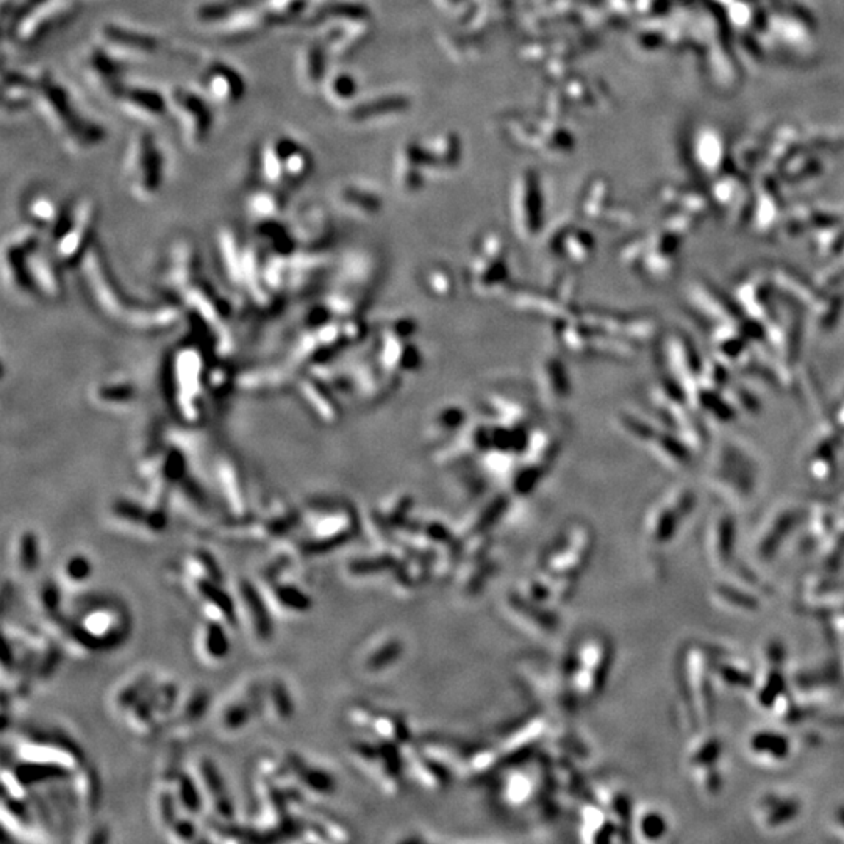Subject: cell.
Returning <instances> with one entry per match:
<instances>
[{
    "mask_svg": "<svg viewBox=\"0 0 844 844\" xmlns=\"http://www.w3.org/2000/svg\"><path fill=\"white\" fill-rule=\"evenodd\" d=\"M283 166H285L286 183L301 182L303 177L310 172V167H311L310 155L299 146V144H297V146L286 155Z\"/></svg>",
    "mask_w": 844,
    "mask_h": 844,
    "instance_id": "35",
    "label": "cell"
},
{
    "mask_svg": "<svg viewBox=\"0 0 844 844\" xmlns=\"http://www.w3.org/2000/svg\"><path fill=\"white\" fill-rule=\"evenodd\" d=\"M163 155L155 136L149 132L133 135L127 149L125 172L136 196L152 197L162 187Z\"/></svg>",
    "mask_w": 844,
    "mask_h": 844,
    "instance_id": "7",
    "label": "cell"
},
{
    "mask_svg": "<svg viewBox=\"0 0 844 844\" xmlns=\"http://www.w3.org/2000/svg\"><path fill=\"white\" fill-rule=\"evenodd\" d=\"M744 754L754 765L781 768L794 755L793 738L776 727H757L744 736Z\"/></svg>",
    "mask_w": 844,
    "mask_h": 844,
    "instance_id": "13",
    "label": "cell"
},
{
    "mask_svg": "<svg viewBox=\"0 0 844 844\" xmlns=\"http://www.w3.org/2000/svg\"><path fill=\"white\" fill-rule=\"evenodd\" d=\"M98 44L115 56H147L160 49V41L154 35L118 24H102L98 28Z\"/></svg>",
    "mask_w": 844,
    "mask_h": 844,
    "instance_id": "16",
    "label": "cell"
},
{
    "mask_svg": "<svg viewBox=\"0 0 844 844\" xmlns=\"http://www.w3.org/2000/svg\"><path fill=\"white\" fill-rule=\"evenodd\" d=\"M266 713V685L249 682L222 705L218 724L224 734H239Z\"/></svg>",
    "mask_w": 844,
    "mask_h": 844,
    "instance_id": "12",
    "label": "cell"
},
{
    "mask_svg": "<svg viewBox=\"0 0 844 844\" xmlns=\"http://www.w3.org/2000/svg\"><path fill=\"white\" fill-rule=\"evenodd\" d=\"M78 68L88 88L102 99L116 102L125 88L123 82L124 64L99 44H93L82 52Z\"/></svg>",
    "mask_w": 844,
    "mask_h": 844,
    "instance_id": "10",
    "label": "cell"
},
{
    "mask_svg": "<svg viewBox=\"0 0 844 844\" xmlns=\"http://www.w3.org/2000/svg\"><path fill=\"white\" fill-rule=\"evenodd\" d=\"M196 777L202 788L205 802L214 811V816L222 824H227L235 819V807L227 785L219 768L210 759H199L196 765Z\"/></svg>",
    "mask_w": 844,
    "mask_h": 844,
    "instance_id": "18",
    "label": "cell"
},
{
    "mask_svg": "<svg viewBox=\"0 0 844 844\" xmlns=\"http://www.w3.org/2000/svg\"><path fill=\"white\" fill-rule=\"evenodd\" d=\"M210 704H212L210 691L204 687L194 688L188 694V697L179 704V709H177L174 718H172L174 724L177 727H182V729L192 727L194 724H197L199 721H202L207 712L210 710Z\"/></svg>",
    "mask_w": 844,
    "mask_h": 844,
    "instance_id": "26",
    "label": "cell"
},
{
    "mask_svg": "<svg viewBox=\"0 0 844 844\" xmlns=\"http://www.w3.org/2000/svg\"><path fill=\"white\" fill-rule=\"evenodd\" d=\"M679 680L683 704L694 727H710L714 717L713 654L704 646L688 645L680 655Z\"/></svg>",
    "mask_w": 844,
    "mask_h": 844,
    "instance_id": "2",
    "label": "cell"
},
{
    "mask_svg": "<svg viewBox=\"0 0 844 844\" xmlns=\"http://www.w3.org/2000/svg\"><path fill=\"white\" fill-rule=\"evenodd\" d=\"M272 27H276V22L266 11V8L261 4H252L214 28L222 43L239 44L251 41Z\"/></svg>",
    "mask_w": 844,
    "mask_h": 844,
    "instance_id": "17",
    "label": "cell"
},
{
    "mask_svg": "<svg viewBox=\"0 0 844 844\" xmlns=\"http://www.w3.org/2000/svg\"><path fill=\"white\" fill-rule=\"evenodd\" d=\"M266 712L280 722H288L293 718L294 701L283 680L274 679L266 687Z\"/></svg>",
    "mask_w": 844,
    "mask_h": 844,
    "instance_id": "30",
    "label": "cell"
},
{
    "mask_svg": "<svg viewBox=\"0 0 844 844\" xmlns=\"http://www.w3.org/2000/svg\"><path fill=\"white\" fill-rule=\"evenodd\" d=\"M52 624L74 646L88 652H108L120 647L130 635V616L119 600L86 598L74 613L61 612Z\"/></svg>",
    "mask_w": 844,
    "mask_h": 844,
    "instance_id": "1",
    "label": "cell"
},
{
    "mask_svg": "<svg viewBox=\"0 0 844 844\" xmlns=\"http://www.w3.org/2000/svg\"><path fill=\"white\" fill-rule=\"evenodd\" d=\"M199 93L218 107H233L246 94V83L239 72L227 63L212 61L197 77Z\"/></svg>",
    "mask_w": 844,
    "mask_h": 844,
    "instance_id": "14",
    "label": "cell"
},
{
    "mask_svg": "<svg viewBox=\"0 0 844 844\" xmlns=\"http://www.w3.org/2000/svg\"><path fill=\"white\" fill-rule=\"evenodd\" d=\"M297 74L301 83L315 86L321 75V53L316 47H305L297 56Z\"/></svg>",
    "mask_w": 844,
    "mask_h": 844,
    "instance_id": "34",
    "label": "cell"
},
{
    "mask_svg": "<svg viewBox=\"0 0 844 844\" xmlns=\"http://www.w3.org/2000/svg\"><path fill=\"white\" fill-rule=\"evenodd\" d=\"M261 5L274 19L277 26H286L288 22L299 18L307 8V0H263Z\"/></svg>",
    "mask_w": 844,
    "mask_h": 844,
    "instance_id": "32",
    "label": "cell"
},
{
    "mask_svg": "<svg viewBox=\"0 0 844 844\" xmlns=\"http://www.w3.org/2000/svg\"><path fill=\"white\" fill-rule=\"evenodd\" d=\"M35 108L60 136L64 149H74L91 132L93 120L83 118L72 105L68 91L47 71H39Z\"/></svg>",
    "mask_w": 844,
    "mask_h": 844,
    "instance_id": "3",
    "label": "cell"
},
{
    "mask_svg": "<svg viewBox=\"0 0 844 844\" xmlns=\"http://www.w3.org/2000/svg\"><path fill=\"white\" fill-rule=\"evenodd\" d=\"M803 811L801 796L790 788H768L752 802L751 816L761 833H781L799 821Z\"/></svg>",
    "mask_w": 844,
    "mask_h": 844,
    "instance_id": "8",
    "label": "cell"
},
{
    "mask_svg": "<svg viewBox=\"0 0 844 844\" xmlns=\"http://www.w3.org/2000/svg\"><path fill=\"white\" fill-rule=\"evenodd\" d=\"M707 556L712 566L726 573L734 563V533L729 526H719L710 532L707 540Z\"/></svg>",
    "mask_w": 844,
    "mask_h": 844,
    "instance_id": "27",
    "label": "cell"
},
{
    "mask_svg": "<svg viewBox=\"0 0 844 844\" xmlns=\"http://www.w3.org/2000/svg\"><path fill=\"white\" fill-rule=\"evenodd\" d=\"M124 115L144 123H155L165 118L169 110L167 98L155 90L142 86H127L116 99Z\"/></svg>",
    "mask_w": 844,
    "mask_h": 844,
    "instance_id": "19",
    "label": "cell"
},
{
    "mask_svg": "<svg viewBox=\"0 0 844 844\" xmlns=\"http://www.w3.org/2000/svg\"><path fill=\"white\" fill-rule=\"evenodd\" d=\"M630 829L642 843H658L670 835L671 823L662 807L646 803L633 810Z\"/></svg>",
    "mask_w": 844,
    "mask_h": 844,
    "instance_id": "25",
    "label": "cell"
},
{
    "mask_svg": "<svg viewBox=\"0 0 844 844\" xmlns=\"http://www.w3.org/2000/svg\"><path fill=\"white\" fill-rule=\"evenodd\" d=\"M80 10L78 0H44L8 35L21 47L38 46L75 21Z\"/></svg>",
    "mask_w": 844,
    "mask_h": 844,
    "instance_id": "6",
    "label": "cell"
},
{
    "mask_svg": "<svg viewBox=\"0 0 844 844\" xmlns=\"http://www.w3.org/2000/svg\"><path fill=\"white\" fill-rule=\"evenodd\" d=\"M612 663V646L607 638L593 635L574 647L571 663V688L574 696L583 701L596 697L607 679Z\"/></svg>",
    "mask_w": 844,
    "mask_h": 844,
    "instance_id": "5",
    "label": "cell"
},
{
    "mask_svg": "<svg viewBox=\"0 0 844 844\" xmlns=\"http://www.w3.org/2000/svg\"><path fill=\"white\" fill-rule=\"evenodd\" d=\"M236 602L239 616L244 618L252 637L260 642H268L274 637L271 600L260 586L249 578H241L236 588Z\"/></svg>",
    "mask_w": 844,
    "mask_h": 844,
    "instance_id": "15",
    "label": "cell"
},
{
    "mask_svg": "<svg viewBox=\"0 0 844 844\" xmlns=\"http://www.w3.org/2000/svg\"><path fill=\"white\" fill-rule=\"evenodd\" d=\"M39 85V71L26 74L21 71H5L4 74V108L8 113H21L35 107Z\"/></svg>",
    "mask_w": 844,
    "mask_h": 844,
    "instance_id": "21",
    "label": "cell"
},
{
    "mask_svg": "<svg viewBox=\"0 0 844 844\" xmlns=\"http://www.w3.org/2000/svg\"><path fill=\"white\" fill-rule=\"evenodd\" d=\"M184 574L187 578H210V580L224 582V574L214 556L205 549H197L184 560Z\"/></svg>",
    "mask_w": 844,
    "mask_h": 844,
    "instance_id": "31",
    "label": "cell"
},
{
    "mask_svg": "<svg viewBox=\"0 0 844 844\" xmlns=\"http://www.w3.org/2000/svg\"><path fill=\"white\" fill-rule=\"evenodd\" d=\"M713 675L714 682L719 687L726 688L730 693H746L754 687L755 671L749 662L743 657L722 654H713Z\"/></svg>",
    "mask_w": 844,
    "mask_h": 844,
    "instance_id": "20",
    "label": "cell"
},
{
    "mask_svg": "<svg viewBox=\"0 0 844 844\" xmlns=\"http://www.w3.org/2000/svg\"><path fill=\"white\" fill-rule=\"evenodd\" d=\"M830 830L844 841V801H840L830 811L829 816Z\"/></svg>",
    "mask_w": 844,
    "mask_h": 844,
    "instance_id": "38",
    "label": "cell"
},
{
    "mask_svg": "<svg viewBox=\"0 0 844 844\" xmlns=\"http://www.w3.org/2000/svg\"><path fill=\"white\" fill-rule=\"evenodd\" d=\"M786 689L785 675V649L777 640L769 641L761 650V663L755 671L754 687L751 689L752 702L760 710L771 712L774 704Z\"/></svg>",
    "mask_w": 844,
    "mask_h": 844,
    "instance_id": "11",
    "label": "cell"
},
{
    "mask_svg": "<svg viewBox=\"0 0 844 844\" xmlns=\"http://www.w3.org/2000/svg\"><path fill=\"white\" fill-rule=\"evenodd\" d=\"M41 543L35 532L26 530L16 541L14 563L22 574H33L41 566Z\"/></svg>",
    "mask_w": 844,
    "mask_h": 844,
    "instance_id": "29",
    "label": "cell"
},
{
    "mask_svg": "<svg viewBox=\"0 0 844 844\" xmlns=\"http://www.w3.org/2000/svg\"><path fill=\"white\" fill-rule=\"evenodd\" d=\"M251 205L259 214H272L276 213L281 202L278 197V192L276 189H260L252 196Z\"/></svg>",
    "mask_w": 844,
    "mask_h": 844,
    "instance_id": "36",
    "label": "cell"
},
{
    "mask_svg": "<svg viewBox=\"0 0 844 844\" xmlns=\"http://www.w3.org/2000/svg\"><path fill=\"white\" fill-rule=\"evenodd\" d=\"M252 4H255L254 0H212V2L199 5L194 16L197 22L204 24V26L218 27L219 24Z\"/></svg>",
    "mask_w": 844,
    "mask_h": 844,
    "instance_id": "28",
    "label": "cell"
},
{
    "mask_svg": "<svg viewBox=\"0 0 844 844\" xmlns=\"http://www.w3.org/2000/svg\"><path fill=\"white\" fill-rule=\"evenodd\" d=\"M94 573L91 558L85 553H72L61 566L63 580L71 585H80L90 580Z\"/></svg>",
    "mask_w": 844,
    "mask_h": 844,
    "instance_id": "33",
    "label": "cell"
},
{
    "mask_svg": "<svg viewBox=\"0 0 844 844\" xmlns=\"http://www.w3.org/2000/svg\"><path fill=\"white\" fill-rule=\"evenodd\" d=\"M747 578L749 577H743L738 582H735V578H730V580L714 585L712 591L713 600L729 612L738 615H754L760 612L761 600L759 594L755 593L754 586H744V580Z\"/></svg>",
    "mask_w": 844,
    "mask_h": 844,
    "instance_id": "22",
    "label": "cell"
},
{
    "mask_svg": "<svg viewBox=\"0 0 844 844\" xmlns=\"http://www.w3.org/2000/svg\"><path fill=\"white\" fill-rule=\"evenodd\" d=\"M229 629L230 627L221 619L207 618L197 637L199 654L205 662L218 665L227 660L231 650Z\"/></svg>",
    "mask_w": 844,
    "mask_h": 844,
    "instance_id": "24",
    "label": "cell"
},
{
    "mask_svg": "<svg viewBox=\"0 0 844 844\" xmlns=\"http://www.w3.org/2000/svg\"><path fill=\"white\" fill-rule=\"evenodd\" d=\"M724 743L714 730L702 727L689 739L685 749V766L696 791L704 799H717L726 785Z\"/></svg>",
    "mask_w": 844,
    "mask_h": 844,
    "instance_id": "4",
    "label": "cell"
},
{
    "mask_svg": "<svg viewBox=\"0 0 844 844\" xmlns=\"http://www.w3.org/2000/svg\"><path fill=\"white\" fill-rule=\"evenodd\" d=\"M285 763L289 776L301 785L302 790L315 793L318 796H328L335 791V777L324 768L313 765V763L305 760L302 755L286 754Z\"/></svg>",
    "mask_w": 844,
    "mask_h": 844,
    "instance_id": "23",
    "label": "cell"
},
{
    "mask_svg": "<svg viewBox=\"0 0 844 844\" xmlns=\"http://www.w3.org/2000/svg\"><path fill=\"white\" fill-rule=\"evenodd\" d=\"M169 110L175 113L183 138L189 147H202L210 138L213 128V113L202 94L187 88L174 86L166 94Z\"/></svg>",
    "mask_w": 844,
    "mask_h": 844,
    "instance_id": "9",
    "label": "cell"
},
{
    "mask_svg": "<svg viewBox=\"0 0 844 844\" xmlns=\"http://www.w3.org/2000/svg\"><path fill=\"white\" fill-rule=\"evenodd\" d=\"M30 214L38 221H52L55 218V205L51 199L38 196L30 202Z\"/></svg>",
    "mask_w": 844,
    "mask_h": 844,
    "instance_id": "37",
    "label": "cell"
}]
</instances>
